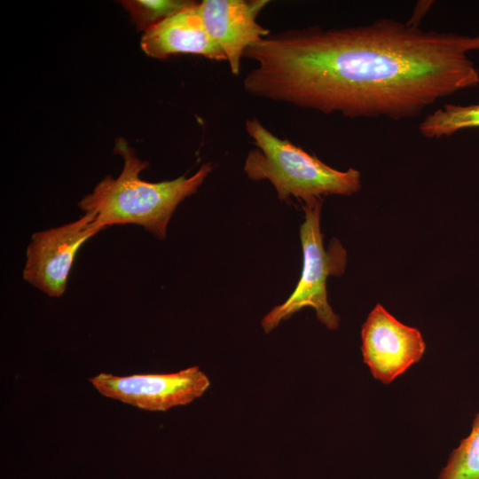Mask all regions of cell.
I'll return each instance as SVG.
<instances>
[{
    "instance_id": "obj_1",
    "label": "cell",
    "mask_w": 479,
    "mask_h": 479,
    "mask_svg": "<svg viewBox=\"0 0 479 479\" xmlns=\"http://www.w3.org/2000/svg\"><path fill=\"white\" fill-rule=\"evenodd\" d=\"M479 35L424 30L381 18L365 25L287 29L248 46L252 97L347 118L419 116L441 98L479 86L469 53Z\"/></svg>"
},
{
    "instance_id": "obj_2",
    "label": "cell",
    "mask_w": 479,
    "mask_h": 479,
    "mask_svg": "<svg viewBox=\"0 0 479 479\" xmlns=\"http://www.w3.org/2000/svg\"><path fill=\"white\" fill-rule=\"evenodd\" d=\"M114 152L123 159L119 177L106 176L78 206L102 229L114 224H137L158 239L166 237L168 224L178 204L197 192L214 168L208 161L189 177L152 183L139 176L148 162L140 160L125 139H116Z\"/></svg>"
},
{
    "instance_id": "obj_3",
    "label": "cell",
    "mask_w": 479,
    "mask_h": 479,
    "mask_svg": "<svg viewBox=\"0 0 479 479\" xmlns=\"http://www.w3.org/2000/svg\"><path fill=\"white\" fill-rule=\"evenodd\" d=\"M246 131L257 149L246 157L244 171L254 180H269L279 200L294 196L303 202L323 195H351L361 187L360 172L353 168L335 169L288 139L267 130L255 118L246 121Z\"/></svg>"
},
{
    "instance_id": "obj_4",
    "label": "cell",
    "mask_w": 479,
    "mask_h": 479,
    "mask_svg": "<svg viewBox=\"0 0 479 479\" xmlns=\"http://www.w3.org/2000/svg\"><path fill=\"white\" fill-rule=\"evenodd\" d=\"M321 207L322 199L311 200L302 206L305 218L300 229L303 255L301 278L290 296L262 319L261 325L266 334L304 307H312L318 319L326 328L334 330L339 326V316L327 301L326 279L329 276L344 273L347 253L336 239L332 240L325 250L320 230Z\"/></svg>"
},
{
    "instance_id": "obj_5",
    "label": "cell",
    "mask_w": 479,
    "mask_h": 479,
    "mask_svg": "<svg viewBox=\"0 0 479 479\" xmlns=\"http://www.w3.org/2000/svg\"><path fill=\"white\" fill-rule=\"evenodd\" d=\"M104 397L150 412H165L200 397L210 381L199 366L177 373L117 376L101 373L89 379Z\"/></svg>"
},
{
    "instance_id": "obj_6",
    "label": "cell",
    "mask_w": 479,
    "mask_h": 479,
    "mask_svg": "<svg viewBox=\"0 0 479 479\" xmlns=\"http://www.w3.org/2000/svg\"><path fill=\"white\" fill-rule=\"evenodd\" d=\"M101 230L85 213L74 222L34 233L27 248L24 280L51 297H60L78 249Z\"/></svg>"
},
{
    "instance_id": "obj_7",
    "label": "cell",
    "mask_w": 479,
    "mask_h": 479,
    "mask_svg": "<svg viewBox=\"0 0 479 479\" xmlns=\"http://www.w3.org/2000/svg\"><path fill=\"white\" fill-rule=\"evenodd\" d=\"M361 340L364 362L384 384L404 373L426 350L420 332L397 320L381 304L373 309L363 324Z\"/></svg>"
},
{
    "instance_id": "obj_8",
    "label": "cell",
    "mask_w": 479,
    "mask_h": 479,
    "mask_svg": "<svg viewBox=\"0 0 479 479\" xmlns=\"http://www.w3.org/2000/svg\"><path fill=\"white\" fill-rule=\"evenodd\" d=\"M268 3L266 0H204L199 3L205 27L224 52L234 75L240 73V61L246 49L271 34L256 21Z\"/></svg>"
},
{
    "instance_id": "obj_9",
    "label": "cell",
    "mask_w": 479,
    "mask_h": 479,
    "mask_svg": "<svg viewBox=\"0 0 479 479\" xmlns=\"http://www.w3.org/2000/svg\"><path fill=\"white\" fill-rule=\"evenodd\" d=\"M141 47L146 55L159 59L177 54H194L215 61L226 60L224 52L205 27L199 3L146 30L141 38Z\"/></svg>"
},
{
    "instance_id": "obj_10",
    "label": "cell",
    "mask_w": 479,
    "mask_h": 479,
    "mask_svg": "<svg viewBox=\"0 0 479 479\" xmlns=\"http://www.w3.org/2000/svg\"><path fill=\"white\" fill-rule=\"evenodd\" d=\"M473 128H479V99L469 105L446 104L428 114L418 127L422 137L431 139Z\"/></svg>"
},
{
    "instance_id": "obj_11",
    "label": "cell",
    "mask_w": 479,
    "mask_h": 479,
    "mask_svg": "<svg viewBox=\"0 0 479 479\" xmlns=\"http://www.w3.org/2000/svg\"><path fill=\"white\" fill-rule=\"evenodd\" d=\"M438 479H479V411L469 435L452 452Z\"/></svg>"
},
{
    "instance_id": "obj_12",
    "label": "cell",
    "mask_w": 479,
    "mask_h": 479,
    "mask_svg": "<svg viewBox=\"0 0 479 479\" xmlns=\"http://www.w3.org/2000/svg\"><path fill=\"white\" fill-rule=\"evenodd\" d=\"M129 12L137 30H148L153 26L197 2L190 0H125L121 1Z\"/></svg>"
},
{
    "instance_id": "obj_13",
    "label": "cell",
    "mask_w": 479,
    "mask_h": 479,
    "mask_svg": "<svg viewBox=\"0 0 479 479\" xmlns=\"http://www.w3.org/2000/svg\"><path fill=\"white\" fill-rule=\"evenodd\" d=\"M430 1L428 2H419V4L416 5L415 10L413 12V14L412 16V19L408 20L406 23L412 26L419 27V24L422 19V17L426 14L428 8L431 6Z\"/></svg>"
}]
</instances>
